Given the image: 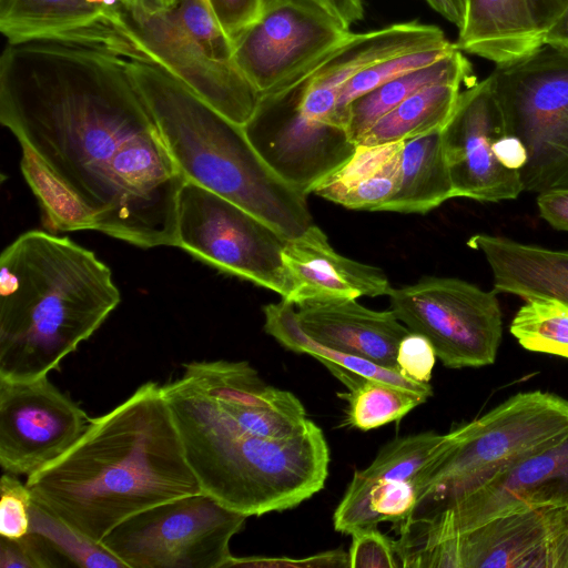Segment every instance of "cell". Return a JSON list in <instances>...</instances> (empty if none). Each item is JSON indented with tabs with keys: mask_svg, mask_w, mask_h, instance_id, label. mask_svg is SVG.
I'll list each match as a JSON object with an SVG mask.
<instances>
[{
	"mask_svg": "<svg viewBox=\"0 0 568 568\" xmlns=\"http://www.w3.org/2000/svg\"><path fill=\"white\" fill-rule=\"evenodd\" d=\"M287 239L235 203L185 181L176 207V246L222 273L277 293L290 286L282 252Z\"/></svg>",
	"mask_w": 568,
	"mask_h": 568,
	"instance_id": "9",
	"label": "cell"
},
{
	"mask_svg": "<svg viewBox=\"0 0 568 568\" xmlns=\"http://www.w3.org/2000/svg\"><path fill=\"white\" fill-rule=\"evenodd\" d=\"M243 130L265 163L306 195L357 148L344 125L308 111L282 87L261 94Z\"/></svg>",
	"mask_w": 568,
	"mask_h": 568,
	"instance_id": "12",
	"label": "cell"
},
{
	"mask_svg": "<svg viewBox=\"0 0 568 568\" xmlns=\"http://www.w3.org/2000/svg\"><path fill=\"white\" fill-rule=\"evenodd\" d=\"M64 566L59 556L37 534L21 538L0 536V568H54Z\"/></svg>",
	"mask_w": 568,
	"mask_h": 568,
	"instance_id": "37",
	"label": "cell"
},
{
	"mask_svg": "<svg viewBox=\"0 0 568 568\" xmlns=\"http://www.w3.org/2000/svg\"><path fill=\"white\" fill-rule=\"evenodd\" d=\"M467 245L486 258L497 293L568 305V250H550L504 236L475 234Z\"/></svg>",
	"mask_w": 568,
	"mask_h": 568,
	"instance_id": "20",
	"label": "cell"
},
{
	"mask_svg": "<svg viewBox=\"0 0 568 568\" xmlns=\"http://www.w3.org/2000/svg\"><path fill=\"white\" fill-rule=\"evenodd\" d=\"M102 16L92 0H0V29L8 41L83 27Z\"/></svg>",
	"mask_w": 568,
	"mask_h": 568,
	"instance_id": "28",
	"label": "cell"
},
{
	"mask_svg": "<svg viewBox=\"0 0 568 568\" xmlns=\"http://www.w3.org/2000/svg\"><path fill=\"white\" fill-rule=\"evenodd\" d=\"M504 134L489 77L462 91L442 130L455 197L499 202L517 199L524 191L520 173L504 168L494 153Z\"/></svg>",
	"mask_w": 568,
	"mask_h": 568,
	"instance_id": "17",
	"label": "cell"
},
{
	"mask_svg": "<svg viewBox=\"0 0 568 568\" xmlns=\"http://www.w3.org/2000/svg\"><path fill=\"white\" fill-rule=\"evenodd\" d=\"M348 551V567L396 568L394 541L377 529V526L354 531Z\"/></svg>",
	"mask_w": 568,
	"mask_h": 568,
	"instance_id": "38",
	"label": "cell"
},
{
	"mask_svg": "<svg viewBox=\"0 0 568 568\" xmlns=\"http://www.w3.org/2000/svg\"><path fill=\"white\" fill-rule=\"evenodd\" d=\"M510 333L527 351L568 358V305L552 298L525 300Z\"/></svg>",
	"mask_w": 568,
	"mask_h": 568,
	"instance_id": "30",
	"label": "cell"
},
{
	"mask_svg": "<svg viewBox=\"0 0 568 568\" xmlns=\"http://www.w3.org/2000/svg\"><path fill=\"white\" fill-rule=\"evenodd\" d=\"M455 44L500 67L532 54L545 42L526 0H466Z\"/></svg>",
	"mask_w": 568,
	"mask_h": 568,
	"instance_id": "21",
	"label": "cell"
},
{
	"mask_svg": "<svg viewBox=\"0 0 568 568\" xmlns=\"http://www.w3.org/2000/svg\"><path fill=\"white\" fill-rule=\"evenodd\" d=\"M532 20L542 37L568 8V0H526Z\"/></svg>",
	"mask_w": 568,
	"mask_h": 568,
	"instance_id": "45",
	"label": "cell"
},
{
	"mask_svg": "<svg viewBox=\"0 0 568 568\" xmlns=\"http://www.w3.org/2000/svg\"><path fill=\"white\" fill-rule=\"evenodd\" d=\"M443 452L410 481L417 501L405 520L428 518L499 473L568 436V400L519 392L447 433Z\"/></svg>",
	"mask_w": 568,
	"mask_h": 568,
	"instance_id": "6",
	"label": "cell"
},
{
	"mask_svg": "<svg viewBox=\"0 0 568 568\" xmlns=\"http://www.w3.org/2000/svg\"><path fill=\"white\" fill-rule=\"evenodd\" d=\"M402 146L403 142L358 144L312 193L349 210L382 211L398 187Z\"/></svg>",
	"mask_w": 568,
	"mask_h": 568,
	"instance_id": "22",
	"label": "cell"
},
{
	"mask_svg": "<svg viewBox=\"0 0 568 568\" xmlns=\"http://www.w3.org/2000/svg\"><path fill=\"white\" fill-rule=\"evenodd\" d=\"M180 22L213 58L234 62L233 43L223 31L209 0H180L174 9Z\"/></svg>",
	"mask_w": 568,
	"mask_h": 568,
	"instance_id": "34",
	"label": "cell"
},
{
	"mask_svg": "<svg viewBox=\"0 0 568 568\" xmlns=\"http://www.w3.org/2000/svg\"><path fill=\"white\" fill-rule=\"evenodd\" d=\"M282 258L290 286L284 301L295 306L307 302L388 296L394 288L382 268L336 252L315 224L286 241Z\"/></svg>",
	"mask_w": 568,
	"mask_h": 568,
	"instance_id": "18",
	"label": "cell"
},
{
	"mask_svg": "<svg viewBox=\"0 0 568 568\" xmlns=\"http://www.w3.org/2000/svg\"><path fill=\"white\" fill-rule=\"evenodd\" d=\"M547 45L568 49V8L544 36Z\"/></svg>",
	"mask_w": 568,
	"mask_h": 568,
	"instance_id": "48",
	"label": "cell"
},
{
	"mask_svg": "<svg viewBox=\"0 0 568 568\" xmlns=\"http://www.w3.org/2000/svg\"><path fill=\"white\" fill-rule=\"evenodd\" d=\"M469 61L457 48L435 63L390 80L352 101L342 115L353 142L386 113L420 89L447 81L469 83L473 80Z\"/></svg>",
	"mask_w": 568,
	"mask_h": 568,
	"instance_id": "24",
	"label": "cell"
},
{
	"mask_svg": "<svg viewBox=\"0 0 568 568\" xmlns=\"http://www.w3.org/2000/svg\"><path fill=\"white\" fill-rule=\"evenodd\" d=\"M494 153L498 162L510 171H518L527 162V150L523 142L509 134H504L494 145Z\"/></svg>",
	"mask_w": 568,
	"mask_h": 568,
	"instance_id": "44",
	"label": "cell"
},
{
	"mask_svg": "<svg viewBox=\"0 0 568 568\" xmlns=\"http://www.w3.org/2000/svg\"><path fill=\"white\" fill-rule=\"evenodd\" d=\"M32 499L97 542L151 507L201 494L156 382L91 418L60 457L28 476Z\"/></svg>",
	"mask_w": 568,
	"mask_h": 568,
	"instance_id": "2",
	"label": "cell"
},
{
	"mask_svg": "<svg viewBox=\"0 0 568 568\" xmlns=\"http://www.w3.org/2000/svg\"><path fill=\"white\" fill-rule=\"evenodd\" d=\"M453 197L442 130L403 141L398 187L382 211L425 214Z\"/></svg>",
	"mask_w": 568,
	"mask_h": 568,
	"instance_id": "23",
	"label": "cell"
},
{
	"mask_svg": "<svg viewBox=\"0 0 568 568\" xmlns=\"http://www.w3.org/2000/svg\"><path fill=\"white\" fill-rule=\"evenodd\" d=\"M372 509L382 521H403L416 505V490L410 480L378 479L369 491Z\"/></svg>",
	"mask_w": 568,
	"mask_h": 568,
	"instance_id": "39",
	"label": "cell"
},
{
	"mask_svg": "<svg viewBox=\"0 0 568 568\" xmlns=\"http://www.w3.org/2000/svg\"><path fill=\"white\" fill-rule=\"evenodd\" d=\"M402 566L568 568V506L495 518L412 554Z\"/></svg>",
	"mask_w": 568,
	"mask_h": 568,
	"instance_id": "14",
	"label": "cell"
},
{
	"mask_svg": "<svg viewBox=\"0 0 568 568\" xmlns=\"http://www.w3.org/2000/svg\"><path fill=\"white\" fill-rule=\"evenodd\" d=\"M540 216L554 229L568 232V186L538 193Z\"/></svg>",
	"mask_w": 568,
	"mask_h": 568,
	"instance_id": "43",
	"label": "cell"
},
{
	"mask_svg": "<svg viewBox=\"0 0 568 568\" xmlns=\"http://www.w3.org/2000/svg\"><path fill=\"white\" fill-rule=\"evenodd\" d=\"M120 20L149 55L212 108L241 126L250 120L260 92L235 62L220 61L210 55L187 33L174 9L145 13L124 4Z\"/></svg>",
	"mask_w": 568,
	"mask_h": 568,
	"instance_id": "16",
	"label": "cell"
},
{
	"mask_svg": "<svg viewBox=\"0 0 568 568\" xmlns=\"http://www.w3.org/2000/svg\"><path fill=\"white\" fill-rule=\"evenodd\" d=\"M352 31L318 0H265L233 41V60L260 94L287 82Z\"/></svg>",
	"mask_w": 568,
	"mask_h": 568,
	"instance_id": "13",
	"label": "cell"
},
{
	"mask_svg": "<svg viewBox=\"0 0 568 568\" xmlns=\"http://www.w3.org/2000/svg\"><path fill=\"white\" fill-rule=\"evenodd\" d=\"M264 331L283 347L300 354H307L323 365H334L367 378L378 379L408 390L425 400L433 394L429 383H417L405 377L399 371L383 367L374 362L329 348L310 337L300 326L295 305L281 300L263 307Z\"/></svg>",
	"mask_w": 568,
	"mask_h": 568,
	"instance_id": "26",
	"label": "cell"
},
{
	"mask_svg": "<svg viewBox=\"0 0 568 568\" xmlns=\"http://www.w3.org/2000/svg\"><path fill=\"white\" fill-rule=\"evenodd\" d=\"M120 302L94 252L50 232L22 233L0 256V378L59 371Z\"/></svg>",
	"mask_w": 568,
	"mask_h": 568,
	"instance_id": "3",
	"label": "cell"
},
{
	"mask_svg": "<svg viewBox=\"0 0 568 568\" xmlns=\"http://www.w3.org/2000/svg\"><path fill=\"white\" fill-rule=\"evenodd\" d=\"M131 75L186 181L235 203L290 240L312 226L307 195L276 174L243 126L221 114L131 38Z\"/></svg>",
	"mask_w": 568,
	"mask_h": 568,
	"instance_id": "5",
	"label": "cell"
},
{
	"mask_svg": "<svg viewBox=\"0 0 568 568\" xmlns=\"http://www.w3.org/2000/svg\"><path fill=\"white\" fill-rule=\"evenodd\" d=\"M430 342L423 335L409 332L399 343L396 362L400 373L417 383H429L436 361Z\"/></svg>",
	"mask_w": 568,
	"mask_h": 568,
	"instance_id": "40",
	"label": "cell"
},
{
	"mask_svg": "<svg viewBox=\"0 0 568 568\" xmlns=\"http://www.w3.org/2000/svg\"><path fill=\"white\" fill-rule=\"evenodd\" d=\"M131 36L102 16L67 31L8 41L0 121L53 232L99 231L142 248L176 246L186 181L129 70Z\"/></svg>",
	"mask_w": 568,
	"mask_h": 568,
	"instance_id": "1",
	"label": "cell"
},
{
	"mask_svg": "<svg viewBox=\"0 0 568 568\" xmlns=\"http://www.w3.org/2000/svg\"><path fill=\"white\" fill-rule=\"evenodd\" d=\"M246 518L201 493L129 517L100 544L126 568H227Z\"/></svg>",
	"mask_w": 568,
	"mask_h": 568,
	"instance_id": "8",
	"label": "cell"
},
{
	"mask_svg": "<svg viewBox=\"0 0 568 568\" xmlns=\"http://www.w3.org/2000/svg\"><path fill=\"white\" fill-rule=\"evenodd\" d=\"M454 49H456V44L448 48H434L403 53L364 68L348 80L339 92L335 111L337 122L344 125L342 115L347 105L358 97L390 80L430 65Z\"/></svg>",
	"mask_w": 568,
	"mask_h": 568,
	"instance_id": "33",
	"label": "cell"
},
{
	"mask_svg": "<svg viewBox=\"0 0 568 568\" xmlns=\"http://www.w3.org/2000/svg\"><path fill=\"white\" fill-rule=\"evenodd\" d=\"M231 567H348V554L342 550H333L300 560L262 557L239 558L233 556L227 568Z\"/></svg>",
	"mask_w": 568,
	"mask_h": 568,
	"instance_id": "42",
	"label": "cell"
},
{
	"mask_svg": "<svg viewBox=\"0 0 568 568\" xmlns=\"http://www.w3.org/2000/svg\"><path fill=\"white\" fill-rule=\"evenodd\" d=\"M296 317L316 342L399 371L397 349L410 331L392 310H369L356 300L307 302L297 305Z\"/></svg>",
	"mask_w": 568,
	"mask_h": 568,
	"instance_id": "19",
	"label": "cell"
},
{
	"mask_svg": "<svg viewBox=\"0 0 568 568\" xmlns=\"http://www.w3.org/2000/svg\"><path fill=\"white\" fill-rule=\"evenodd\" d=\"M162 386L185 459L202 493L222 506L262 516L294 508L324 487L329 452L312 420L292 437L265 439L244 432L185 376Z\"/></svg>",
	"mask_w": 568,
	"mask_h": 568,
	"instance_id": "4",
	"label": "cell"
},
{
	"mask_svg": "<svg viewBox=\"0 0 568 568\" xmlns=\"http://www.w3.org/2000/svg\"><path fill=\"white\" fill-rule=\"evenodd\" d=\"M183 376L219 403L306 415L294 394L267 385L247 362L194 361L183 364Z\"/></svg>",
	"mask_w": 568,
	"mask_h": 568,
	"instance_id": "25",
	"label": "cell"
},
{
	"mask_svg": "<svg viewBox=\"0 0 568 568\" xmlns=\"http://www.w3.org/2000/svg\"><path fill=\"white\" fill-rule=\"evenodd\" d=\"M129 8L145 12L158 13L175 9L180 0H123Z\"/></svg>",
	"mask_w": 568,
	"mask_h": 568,
	"instance_id": "49",
	"label": "cell"
},
{
	"mask_svg": "<svg viewBox=\"0 0 568 568\" xmlns=\"http://www.w3.org/2000/svg\"><path fill=\"white\" fill-rule=\"evenodd\" d=\"M39 535L62 559L64 566L83 568H126L123 561L84 534L32 499L30 531Z\"/></svg>",
	"mask_w": 568,
	"mask_h": 568,
	"instance_id": "32",
	"label": "cell"
},
{
	"mask_svg": "<svg viewBox=\"0 0 568 568\" xmlns=\"http://www.w3.org/2000/svg\"><path fill=\"white\" fill-rule=\"evenodd\" d=\"M568 506V436L499 473L437 514L404 521L398 539L412 555L495 518L540 507Z\"/></svg>",
	"mask_w": 568,
	"mask_h": 568,
	"instance_id": "11",
	"label": "cell"
},
{
	"mask_svg": "<svg viewBox=\"0 0 568 568\" xmlns=\"http://www.w3.org/2000/svg\"><path fill=\"white\" fill-rule=\"evenodd\" d=\"M489 79L506 134L527 150L524 191L568 186V49L545 44Z\"/></svg>",
	"mask_w": 568,
	"mask_h": 568,
	"instance_id": "7",
	"label": "cell"
},
{
	"mask_svg": "<svg viewBox=\"0 0 568 568\" xmlns=\"http://www.w3.org/2000/svg\"><path fill=\"white\" fill-rule=\"evenodd\" d=\"M346 27L359 21L364 17L363 0H318Z\"/></svg>",
	"mask_w": 568,
	"mask_h": 568,
	"instance_id": "46",
	"label": "cell"
},
{
	"mask_svg": "<svg viewBox=\"0 0 568 568\" xmlns=\"http://www.w3.org/2000/svg\"><path fill=\"white\" fill-rule=\"evenodd\" d=\"M326 366L348 389L339 394L348 406L346 424L369 430L402 419L424 398L383 381L367 378L356 373L327 364Z\"/></svg>",
	"mask_w": 568,
	"mask_h": 568,
	"instance_id": "29",
	"label": "cell"
},
{
	"mask_svg": "<svg viewBox=\"0 0 568 568\" xmlns=\"http://www.w3.org/2000/svg\"><path fill=\"white\" fill-rule=\"evenodd\" d=\"M390 310L410 331L425 336L448 368L494 364L503 336L497 292L453 277H423L393 288Z\"/></svg>",
	"mask_w": 568,
	"mask_h": 568,
	"instance_id": "10",
	"label": "cell"
},
{
	"mask_svg": "<svg viewBox=\"0 0 568 568\" xmlns=\"http://www.w3.org/2000/svg\"><path fill=\"white\" fill-rule=\"evenodd\" d=\"M427 3L458 30L465 20L466 0H426Z\"/></svg>",
	"mask_w": 568,
	"mask_h": 568,
	"instance_id": "47",
	"label": "cell"
},
{
	"mask_svg": "<svg viewBox=\"0 0 568 568\" xmlns=\"http://www.w3.org/2000/svg\"><path fill=\"white\" fill-rule=\"evenodd\" d=\"M265 0H209L223 31L233 41L260 14Z\"/></svg>",
	"mask_w": 568,
	"mask_h": 568,
	"instance_id": "41",
	"label": "cell"
},
{
	"mask_svg": "<svg viewBox=\"0 0 568 568\" xmlns=\"http://www.w3.org/2000/svg\"><path fill=\"white\" fill-rule=\"evenodd\" d=\"M447 434L434 432L397 438L386 444L372 464L353 478L366 487L378 479L412 480L446 446Z\"/></svg>",
	"mask_w": 568,
	"mask_h": 568,
	"instance_id": "31",
	"label": "cell"
},
{
	"mask_svg": "<svg viewBox=\"0 0 568 568\" xmlns=\"http://www.w3.org/2000/svg\"><path fill=\"white\" fill-rule=\"evenodd\" d=\"M216 403L244 432L265 439L292 437L302 433L310 423L306 415H297L273 408L241 407Z\"/></svg>",
	"mask_w": 568,
	"mask_h": 568,
	"instance_id": "35",
	"label": "cell"
},
{
	"mask_svg": "<svg viewBox=\"0 0 568 568\" xmlns=\"http://www.w3.org/2000/svg\"><path fill=\"white\" fill-rule=\"evenodd\" d=\"M32 494L16 475L4 473L0 479V536L21 538L30 531Z\"/></svg>",
	"mask_w": 568,
	"mask_h": 568,
	"instance_id": "36",
	"label": "cell"
},
{
	"mask_svg": "<svg viewBox=\"0 0 568 568\" xmlns=\"http://www.w3.org/2000/svg\"><path fill=\"white\" fill-rule=\"evenodd\" d=\"M91 418L48 376L0 378V466L27 477L64 454Z\"/></svg>",
	"mask_w": 568,
	"mask_h": 568,
	"instance_id": "15",
	"label": "cell"
},
{
	"mask_svg": "<svg viewBox=\"0 0 568 568\" xmlns=\"http://www.w3.org/2000/svg\"><path fill=\"white\" fill-rule=\"evenodd\" d=\"M463 84L460 81H447L420 89L381 118L358 144L403 142L443 130L454 111Z\"/></svg>",
	"mask_w": 568,
	"mask_h": 568,
	"instance_id": "27",
	"label": "cell"
}]
</instances>
